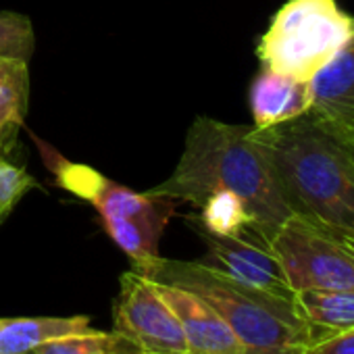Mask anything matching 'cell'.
Returning a JSON list of instances; mask_svg holds the SVG:
<instances>
[{"label": "cell", "mask_w": 354, "mask_h": 354, "mask_svg": "<svg viewBox=\"0 0 354 354\" xmlns=\"http://www.w3.org/2000/svg\"><path fill=\"white\" fill-rule=\"evenodd\" d=\"M252 129V125H232L211 117L194 119L175 171L148 192L194 207H201L213 192H234L248 207L257 238L269 246L292 211Z\"/></svg>", "instance_id": "1"}, {"label": "cell", "mask_w": 354, "mask_h": 354, "mask_svg": "<svg viewBox=\"0 0 354 354\" xmlns=\"http://www.w3.org/2000/svg\"><path fill=\"white\" fill-rule=\"evenodd\" d=\"M254 127V125H252ZM292 211L354 248V154L308 113L252 129Z\"/></svg>", "instance_id": "2"}, {"label": "cell", "mask_w": 354, "mask_h": 354, "mask_svg": "<svg viewBox=\"0 0 354 354\" xmlns=\"http://www.w3.org/2000/svg\"><path fill=\"white\" fill-rule=\"evenodd\" d=\"M133 271L201 296L230 325L244 354H304L315 342V331L294 298L242 283L203 261L156 257Z\"/></svg>", "instance_id": "3"}, {"label": "cell", "mask_w": 354, "mask_h": 354, "mask_svg": "<svg viewBox=\"0 0 354 354\" xmlns=\"http://www.w3.org/2000/svg\"><path fill=\"white\" fill-rule=\"evenodd\" d=\"M46 167L61 188L90 203L111 240L129 257L131 269L144 267L158 254L160 236L175 215V201L150 192H133L115 184L88 165L69 162L57 150L38 142Z\"/></svg>", "instance_id": "4"}, {"label": "cell", "mask_w": 354, "mask_h": 354, "mask_svg": "<svg viewBox=\"0 0 354 354\" xmlns=\"http://www.w3.org/2000/svg\"><path fill=\"white\" fill-rule=\"evenodd\" d=\"M354 34V17L335 0H288L261 36L257 57L281 75L313 82Z\"/></svg>", "instance_id": "5"}, {"label": "cell", "mask_w": 354, "mask_h": 354, "mask_svg": "<svg viewBox=\"0 0 354 354\" xmlns=\"http://www.w3.org/2000/svg\"><path fill=\"white\" fill-rule=\"evenodd\" d=\"M292 292H354V248L290 215L269 242Z\"/></svg>", "instance_id": "6"}, {"label": "cell", "mask_w": 354, "mask_h": 354, "mask_svg": "<svg viewBox=\"0 0 354 354\" xmlns=\"http://www.w3.org/2000/svg\"><path fill=\"white\" fill-rule=\"evenodd\" d=\"M113 331L133 342L144 354H192L180 321L154 281L133 269L121 275Z\"/></svg>", "instance_id": "7"}, {"label": "cell", "mask_w": 354, "mask_h": 354, "mask_svg": "<svg viewBox=\"0 0 354 354\" xmlns=\"http://www.w3.org/2000/svg\"><path fill=\"white\" fill-rule=\"evenodd\" d=\"M190 227L207 246V259L203 263L252 288L271 292L275 296L294 298L286 273L269 246L246 236H215L196 225Z\"/></svg>", "instance_id": "8"}, {"label": "cell", "mask_w": 354, "mask_h": 354, "mask_svg": "<svg viewBox=\"0 0 354 354\" xmlns=\"http://www.w3.org/2000/svg\"><path fill=\"white\" fill-rule=\"evenodd\" d=\"M308 115L339 140L354 142V34L335 59L310 82Z\"/></svg>", "instance_id": "9"}, {"label": "cell", "mask_w": 354, "mask_h": 354, "mask_svg": "<svg viewBox=\"0 0 354 354\" xmlns=\"http://www.w3.org/2000/svg\"><path fill=\"white\" fill-rule=\"evenodd\" d=\"M154 286L180 321L192 354H244L230 325L201 296L169 283Z\"/></svg>", "instance_id": "10"}, {"label": "cell", "mask_w": 354, "mask_h": 354, "mask_svg": "<svg viewBox=\"0 0 354 354\" xmlns=\"http://www.w3.org/2000/svg\"><path fill=\"white\" fill-rule=\"evenodd\" d=\"M252 125L257 129L273 127L310 111V82H300L263 67L250 84L248 92Z\"/></svg>", "instance_id": "11"}, {"label": "cell", "mask_w": 354, "mask_h": 354, "mask_svg": "<svg viewBox=\"0 0 354 354\" xmlns=\"http://www.w3.org/2000/svg\"><path fill=\"white\" fill-rule=\"evenodd\" d=\"M90 319L75 317H0V354H28L30 350L69 335L86 333Z\"/></svg>", "instance_id": "12"}, {"label": "cell", "mask_w": 354, "mask_h": 354, "mask_svg": "<svg viewBox=\"0 0 354 354\" xmlns=\"http://www.w3.org/2000/svg\"><path fill=\"white\" fill-rule=\"evenodd\" d=\"M30 106V67L19 59L0 57V152L17 154V138Z\"/></svg>", "instance_id": "13"}, {"label": "cell", "mask_w": 354, "mask_h": 354, "mask_svg": "<svg viewBox=\"0 0 354 354\" xmlns=\"http://www.w3.org/2000/svg\"><path fill=\"white\" fill-rule=\"evenodd\" d=\"M294 302L313 327L315 339L354 327V292L304 290L294 294Z\"/></svg>", "instance_id": "14"}, {"label": "cell", "mask_w": 354, "mask_h": 354, "mask_svg": "<svg viewBox=\"0 0 354 354\" xmlns=\"http://www.w3.org/2000/svg\"><path fill=\"white\" fill-rule=\"evenodd\" d=\"M198 209V215L186 217L188 225H196L215 236H246L261 242L254 234L252 215L238 194L227 190L213 192Z\"/></svg>", "instance_id": "15"}, {"label": "cell", "mask_w": 354, "mask_h": 354, "mask_svg": "<svg viewBox=\"0 0 354 354\" xmlns=\"http://www.w3.org/2000/svg\"><path fill=\"white\" fill-rule=\"evenodd\" d=\"M28 354H144L133 342L117 331L90 329L80 335L46 342Z\"/></svg>", "instance_id": "16"}, {"label": "cell", "mask_w": 354, "mask_h": 354, "mask_svg": "<svg viewBox=\"0 0 354 354\" xmlns=\"http://www.w3.org/2000/svg\"><path fill=\"white\" fill-rule=\"evenodd\" d=\"M36 50V32L32 21L13 11H0V57L30 63Z\"/></svg>", "instance_id": "17"}, {"label": "cell", "mask_w": 354, "mask_h": 354, "mask_svg": "<svg viewBox=\"0 0 354 354\" xmlns=\"http://www.w3.org/2000/svg\"><path fill=\"white\" fill-rule=\"evenodd\" d=\"M38 186V182L26 171V167L0 154V211L11 213L15 205Z\"/></svg>", "instance_id": "18"}, {"label": "cell", "mask_w": 354, "mask_h": 354, "mask_svg": "<svg viewBox=\"0 0 354 354\" xmlns=\"http://www.w3.org/2000/svg\"><path fill=\"white\" fill-rule=\"evenodd\" d=\"M308 354H354V327L315 339Z\"/></svg>", "instance_id": "19"}, {"label": "cell", "mask_w": 354, "mask_h": 354, "mask_svg": "<svg viewBox=\"0 0 354 354\" xmlns=\"http://www.w3.org/2000/svg\"><path fill=\"white\" fill-rule=\"evenodd\" d=\"M7 217H9V215H7V213H3V211H0V223H3V221H5V219H7Z\"/></svg>", "instance_id": "20"}, {"label": "cell", "mask_w": 354, "mask_h": 354, "mask_svg": "<svg viewBox=\"0 0 354 354\" xmlns=\"http://www.w3.org/2000/svg\"><path fill=\"white\" fill-rule=\"evenodd\" d=\"M350 148H352V154H354V142H352V144H350Z\"/></svg>", "instance_id": "21"}, {"label": "cell", "mask_w": 354, "mask_h": 354, "mask_svg": "<svg viewBox=\"0 0 354 354\" xmlns=\"http://www.w3.org/2000/svg\"><path fill=\"white\" fill-rule=\"evenodd\" d=\"M304 354H308V352H304Z\"/></svg>", "instance_id": "22"}, {"label": "cell", "mask_w": 354, "mask_h": 354, "mask_svg": "<svg viewBox=\"0 0 354 354\" xmlns=\"http://www.w3.org/2000/svg\"><path fill=\"white\" fill-rule=\"evenodd\" d=\"M0 154H3V152H0Z\"/></svg>", "instance_id": "23"}]
</instances>
